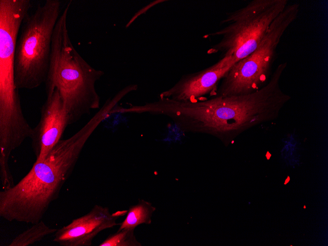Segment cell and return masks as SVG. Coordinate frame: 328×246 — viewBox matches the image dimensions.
Here are the masks:
<instances>
[{
  "instance_id": "6da1fadb",
  "label": "cell",
  "mask_w": 328,
  "mask_h": 246,
  "mask_svg": "<svg viewBox=\"0 0 328 246\" xmlns=\"http://www.w3.org/2000/svg\"><path fill=\"white\" fill-rule=\"evenodd\" d=\"M104 120L96 113L80 130L60 139L45 159L35 162L16 184L0 191V217L10 222L34 224L42 220L71 175L86 141Z\"/></svg>"
},
{
  "instance_id": "7a4b0ae2",
  "label": "cell",
  "mask_w": 328,
  "mask_h": 246,
  "mask_svg": "<svg viewBox=\"0 0 328 246\" xmlns=\"http://www.w3.org/2000/svg\"><path fill=\"white\" fill-rule=\"evenodd\" d=\"M71 2L60 15L53 32L50 66L45 82L47 96L55 89L59 91L69 125L100 107V97L95 84L104 75L103 71L90 66L71 41L67 27Z\"/></svg>"
},
{
  "instance_id": "3957f363",
  "label": "cell",
  "mask_w": 328,
  "mask_h": 246,
  "mask_svg": "<svg viewBox=\"0 0 328 246\" xmlns=\"http://www.w3.org/2000/svg\"><path fill=\"white\" fill-rule=\"evenodd\" d=\"M60 7L59 0H46L25 17L15 51L14 81L17 89H31L45 83Z\"/></svg>"
},
{
  "instance_id": "277c9868",
  "label": "cell",
  "mask_w": 328,
  "mask_h": 246,
  "mask_svg": "<svg viewBox=\"0 0 328 246\" xmlns=\"http://www.w3.org/2000/svg\"><path fill=\"white\" fill-rule=\"evenodd\" d=\"M287 4V0H253L229 13L221 21L227 25L208 35L221 37L208 53H223L222 59L234 65L256 49L272 22Z\"/></svg>"
},
{
  "instance_id": "5b68a950",
  "label": "cell",
  "mask_w": 328,
  "mask_h": 246,
  "mask_svg": "<svg viewBox=\"0 0 328 246\" xmlns=\"http://www.w3.org/2000/svg\"><path fill=\"white\" fill-rule=\"evenodd\" d=\"M300 5L287 4L273 20L256 49L235 63L221 80L217 96L251 93L268 80L276 48L284 32L298 17Z\"/></svg>"
},
{
  "instance_id": "8992f818",
  "label": "cell",
  "mask_w": 328,
  "mask_h": 246,
  "mask_svg": "<svg viewBox=\"0 0 328 246\" xmlns=\"http://www.w3.org/2000/svg\"><path fill=\"white\" fill-rule=\"evenodd\" d=\"M69 125V116L59 91L55 89L47 96L41 109V116L33 128L32 148L36 157L35 162L43 161L54 146L60 140Z\"/></svg>"
},
{
  "instance_id": "52a82bcc",
  "label": "cell",
  "mask_w": 328,
  "mask_h": 246,
  "mask_svg": "<svg viewBox=\"0 0 328 246\" xmlns=\"http://www.w3.org/2000/svg\"><path fill=\"white\" fill-rule=\"evenodd\" d=\"M128 211L111 213L109 209L95 205L86 214L57 229L53 241L61 246H89L101 232L119 224L117 220Z\"/></svg>"
},
{
  "instance_id": "ba28073f",
  "label": "cell",
  "mask_w": 328,
  "mask_h": 246,
  "mask_svg": "<svg viewBox=\"0 0 328 246\" xmlns=\"http://www.w3.org/2000/svg\"><path fill=\"white\" fill-rule=\"evenodd\" d=\"M232 66L221 59L201 71L183 76L172 87L162 92L159 98L193 101L213 92L216 94L219 81Z\"/></svg>"
},
{
  "instance_id": "9c48e42d",
  "label": "cell",
  "mask_w": 328,
  "mask_h": 246,
  "mask_svg": "<svg viewBox=\"0 0 328 246\" xmlns=\"http://www.w3.org/2000/svg\"><path fill=\"white\" fill-rule=\"evenodd\" d=\"M156 208L148 201L141 199L131 206L125 219L120 224L118 230L135 229L142 224H150L151 218Z\"/></svg>"
},
{
  "instance_id": "30bf717a",
  "label": "cell",
  "mask_w": 328,
  "mask_h": 246,
  "mask_svg": "<svg viewBox=\"0 0 328 246\" xmlns=\"http://www.w3.org/2000/svg\"><path fill=\"white\" fill-rule=\"evenodd\" d=\"M32 226L17 236L9 246H27L54 234L57 229L50 228L42 220L32 224Z\"/></svg>"
},
{
  "instance_id": "8fae6325",
  "label": "cell",
  "mask_w": 328,
  "mask_h": 246,
  "mask_svg": "<svg viewBox=\"0 0 328 246\" xmlns=\"http://www.w3.org/2000/svg\"><path fill=\"white\" fill-rule=\"evenodd\" d=\"M132 229H121L109 235L99 246H141Z\"/></svg>"
}]
</instances>
